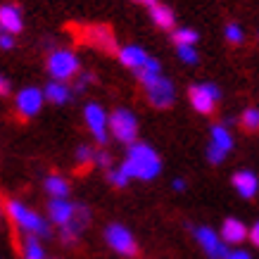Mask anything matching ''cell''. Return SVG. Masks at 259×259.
Wrapping results in <instances>:
<instances>
[{"label": "cell", "mask_w": 259, "mask_h": 259, "mask_svg": "<svg viewBox=\"0 0 259 259\" xmlns=\"http://www.w3.org/2000/svg\"><path fill=\"white\" fill-rule=\"evenodd\" d=\"M110 131L117 141L134 145L136 136H138V119L128 110H114L110 114Z\"/></svg>", "instance_id": "cell-5"}, {"label": "cell", "mask_w": 259, "mask_h": 259, "mask_svg": "<svg viewBox=\"0 0 259 259\" xmlns=\"http://www.w3.org/2000/svg\"><path fill=\"white\" fill-rule=\"evenodd\" d=\"M107 179H110V183L117 186V188H124L126 183H128V176L124 174V169H110V171H107Z\"/></svg>", "instance_id": "cell-27"}, {"label": "cell", "mask_w": 259, "mask_h": 259, "mask_svg": "<svg viewBox=\"0 0 259 259\" xmlns=\"http://www.w3.org/2000/svg\"><path fill=\"white\" fill-rule=\"evenodd\" d=\"M76 162L79 164H91V162H95V152L88 145H81L79 150H76Z\"/></svg>", "instance_id": "cell-28"}, {"label": "cell", "mask_w": 259, "mask_h": 259, "mask_svg": "<svg viewBox=\"0 0 259 259\" xmlns=\"http://www.w3.org/2000/svg\"><path fill=\"white\" fill-rule=\"evenodd\" d=\"M207 159H209L212 164H221V162L226 159V152L219 150L217 145H209V148H207Z\"/></svg>", "instance_id": "cell-29"}, {"label": "cell", "mask_w": 259, "mask_h": 259, "mask_svg": "<svg viewBox=\"0 0 259 259\" xmlns=\"http://www.w3.org/2000/svg\"><path fill=\"white\" fill-rule=\"evenodd\" d=\"M150 17H152V22L157 24L159 29H164V31H174V29H176V17H174L171 8H166L162 3L150 10Z\"/></svg>", "instance_id": "cell-17"}, {"label": "cell", "mask_w": 259, "mask_h": 259, "mask_svg": "<svg viewBox=\"0 0 259 259\" xmlns=\"http://www.w3.org/2000/svg\"><path fill=\"white\" fill-rule=\"evenodd\" d=\"M250 240H252V243H254V245H257V247H259V221H257V224H254V226L250 228Z\"/></svg>", "instance_id": "cell-34"}, {"label": "cell", "mask_w": 259, "mask_h": 259, "mask_svg": "<svg viewBox=\"0 0 259 259\" xmlns=\"http://www.w3.org/2000/svg\"><path fill=\"white\" fill-rule=\"evenodd\" d=\"M141 83L145 86V93H148V100L157 107V110H164V107H171L174 105V83L169 79L162 76V71H150V69H143L138 74Z\"/></svg>", "instance_id": "cell-2"}, {"label": "cell", "mask_w": 259, "mask_h": 259, "mask_svg": "<svg viewBox=\"0 0 259 259\" xmlns=\"http://www.w3.org/2000/svg\"><path fill=\"white\" fill-rule=\"evenodd\" d=\"M24 259H46V250L36 236H26L24 240Z\"/></svg>", "instance_id": "cell-22"}, {"label": "cell", "mask_w": 259, "mask_h": 259, "mask_svg": "<svg viewBox=\"0 0 259 259\" xmlns=\"http://www.w3.org/2000/svg\"><path fill=\"white\" fill-rule=\"evenodd\" d=\"M176 53H179V60L183 64H197V50L193 46H181V48H176Z\"/></svg>", "instance_id": "cell-24"}, {"label": "cell", "mask_w": 259, "mask_h": 259, "mask_svg": "<svg viewBox=\"0 0 259 259\" xmlns=\"http://www.w3.org/2000/svg\"><path fill=\"white\" fill-rule=\"evenodd\" d=\"M95 76L93 74H83V76H79V81H76V91H86L88 83H93Z\"/></svg>", "instance_id": "cell-31"}, {"label": "cell", "mask_w": 259, "mask_h": 259, "mask_svg": "<svg viewBox=\"0 0 259 259\" xmlns=\"http://www.w3.org/2000/svg\"><path fill=\"white\" fill-rule=\"evenodd\" d=\"M247 236H250V231L245 228V224L243 221H238V219H233V217H228V219L221 224V238H224V243L226 245L243 243Z\"/></svg>", "instance_id": "cell-15"}, {"label": "cell", "mask_w": 259, "mask_h": 259, "mask_svg": "<svg viewBox=\"0 0 259 259\" xmlns=\"http://www.w3.org/2000/svg\"><path fill=\"white\" fill-rule=\"evenodd\" d=\"M81 64H79V57L74 55L71 50H55L53 55L48 57V71L50 76L55 81H69L79 74Z\"/></svg>", "instance_id": "cell-4"}, {"label": "cell", "mask_w": 259, "mask_h": 259, "mask_svg": "<svg viewBox=\"0 0 259 259\" xmlns=\"http://www.w3.org/2000/svg\"><path fill=\"white\" fill-rule=\"evenodd\" d=\"M69 98H71L69 88H67V83H62V81H53V83L46 86V100L53 102V105H64Z\"/></svg>", "instance_id": "cell-18"}, {"label": "cell", "mask_w": 259, "mask_h": 259, "mask_svg": "<svg viewBox=\"0 0 259 259\" xmlns=\"http://www.w3.org/2000/svg\"><path fill=\"white\" fill-rule=\"evenodd\" d=\"M219 95H221L219 88L214 86V83H195V86H190V91H188L190 105H193L200 114H212Z\"/></svg>", "instance_id": "cell-7"}, {"label": "cell", "mask_w": 259, "mask_h": 259, "mask_svg": "<svg viewBox=\"0 0 259 259\" xmlns=\"http://www.w3.org/2000/svg\"><path fill=\"white\" fill-rule=\"evenodd\" d=\"M148 60H150V55L143 50V48H138V46H126V48H121V50H119V62L124 64V67H128V69H134L136 76L145 69Z\"/></svg>", "instance_id": "cell-11"}, {"label": "cell", "mask_w": 259, "mask_h": 259, "mask_svg": "<svg viewBox=\"0 0 259 259\" xmlns=\"http://www.w3.org/2000/svg\"><path fill=\"white\" fill-rule=\"evenodd\" d=\"M105 240L110 243V247L124 257H136L138 254V243L136 238L131 236V231L121 224H110L105 228Z\"/></svg>", "instance_id": "cell-6"}, {"label": "cell", "mask_w": 259, "mask_h": 259, "mask_svg": "<svg viewBox=\"0 0 259 259\" xmlns=\"http://www.w3.org/2000/svg\"><path fill=\"white\" fill-rule=\"evenodd\" d=\"M195 238H197V243H200V247L207 252V257L209 259H228L231 250L226 247L224 238L217 236L212 228H207V226L195 228Z\"/></svg>", "instance_id": "cell-9"}, {"label": "cell", "mask_w": 259, "mask_h": 259, "mask_svg": "<svg viewBox=\"0 0 259 259\" xmlns=\"http://www.w3.org/2000/svg\"><path fill=\"white\" fill-rule=\"evenodd\" d=\"M224 33H226V40H228V43H233V46H240V43L245 40L243 29H240V26H238L236 22H233V24H228V26H226V31H224Z\"/></svg>", "instance_id": "cell-25"}, {"label": "cell", "mask_w": 259, "mask_h": 259, "mask_svg": "<svg viewBox=\"0 0 259 259\" xmlns=\"http://www.w3.org/2000/svg\"><path fill=\"white\" fill-rule=\"evenodd\" d=\"M134 3H138V5H143V8H148V10H152L155 5H159L157 0H134Z\"/></svg>", "instance_id": "cell-35"}, {"label": "cell", "mask_w": 259, "mask_h": 259, "mask_svg": "<svg viewBox=\"0 0 259 259\" xmlns=\"http://www.w3.org/2000/svg\"><path fill=\"white\" fill-rule=\"evenodd\" d=\"M243 126L247 131H257L259 128V110H254V107L245 110L243 112Z\"/></svg>", "instance_id": "cell-26"}, {"label": "cell", "mask_w": 259, "mask_h": 259, "mask_svg": "<svg viewBox=\"0 0 259 259\" xmlns=\"http://www.w3.org/2000/svg\"><path fill=\"white\" fill-rule=\"evenodd\" d=\"M228 259H252V257H250V252H245V250H231Z\"/></svg>", "instance_id": "cell-33"}, {"label": "cell", "mask_w": 259, "mask_h": 259, "mask_svg": "<svg viewBox=\"0 0 259 259\" xmlns=\"http://www.w3.org/2000/svg\"><path fill=\"white\" fill-rule=\"evenodd\" d=\"M8 214H10V219L15 221L22 231H26V236H36V238H48L50 236L48 221H43V217H38L36 212H31L29 207H24L19 200H10L8 202Z\"/></svg>", "instance_id": "cell-3"}, {"label": "cell", "mask_w": 259, "mask_h": 259, "mask_svg": "<svg viewBox=\"0 0 259 259\" xmlns=\"http://www.w3.org/2000/svg\"><path fill=\"white\" fill-rule=\"evenodd\" d=\"M0 93H3V95L10 93V81L8 79H0Z\"/></svg>", "instance_id": "cell-36"}, {"label": "cell", "mask_w": 259, "mask_h": 259, "mask_svg": "<svg viewBox=\"0 0 259 259\" xmlns=\"http://www.w3.org/2000/svg\"><path fill=\"white\" fill-rule=\"evenodd\" d=\"M174 190H186V181L176 179V181H174Z\"/></svg>", "instance_id": "cell-37"}, {"label": "cell", "mask_w": 259, "mask_h": 259, "mask_svg": "<svg viewBox=\"0 0 259 259\" xmlns=\"http://www.w3.org/2000/svg\"><path fill=\"white\" fill-rule=\"evenodd\" d=\"M46 193L53 200H67L69 195V186H67V181L62 176H48L46 179Z\"/></svg>", "instance_id": "cell-19"}, {"label": "cell", "mask_w": 259, "mask_h": 259, "mask_svg": "<svg viewBox=\"0 0 259 259\" xmlns=\"http://www.w3.org/2000/svg\"><path fill=\"white\" fill-rule=\"evenodd\" d=\"M212 145L224 150L226 155L233 150V136L228 134L226 126H212Z\"/></svg>", "instance_id": "cell-20"}, {"label": "cell", "mask_w": 259, "mask_h": 259, "mask_svg": "<svg viewBox=\"0 0 259 259\" xmlns=\"http://www.w3.org/2000/svg\"><path fill=\"white\" fill-rule=\"evenodd\" d=\"M95 164H100V166H110V164H112L110 152H105V150H98V152H95Z\"/></svg>", "instance_id": "cell-30"}, {"label": "cell", "mask_w": 259, "mask_h": 259, "mask_svg": "<svg viewBox=\"0 0 259 259\" xmlns=\"http://www.w3.org/2000/svg\"><path fill=\"white\" fill-rule=\"evenodd\" d=\"M43 98L46 93L40 91V88H22L19 93H17V112L22 114V117H33L36 112L40 110V105H43Z\"/></svg>", "instance_id": "cell-10"}, {"label": "cell", "mask_w": 259, "mask_h": 259, "mask_svg": "<svg viewBox=\"0 0 259 259\" xmlns=\"http://www.w3.org/2000/svg\"><path fill=\"white\" fill-rule=\"evenodd\" d=\"M12 46H15V38H12V33H3V36H0V48H3V50H10Z\"/></svg>", "instance_id": "cell-32"}, {"label": "cell", "mask_w": 259, "mask_h": 259, "mask_svg": "<svg viewBox=\"0 0 259 259\" xmlns=\"http://www.w3.org/2000/svg\"><path fill=\"white\" fill-rule=\"evenodd\" d=\"M233 188L238 190V195L240 197L250 200V197L257 195L259 181L252 171H238V174H233Z\"/></svg>", "instance_id": "cell-16"}, {"label": "cell", "mask_w": 259, "mask_h": 259, "mask_svg": "<svg viewBox=\"0 0 259 259\" xmlns=\"http://www.w3.org/2000/svg\"><path fill=\"white\" fill-rule=\"evenodd\" d=\"M88 217H91L88 207H83V204H76V217H74V219H71L67 226H62V231H60V236H62L64 243H74V240L81 236L83 226L88 224Z\"/></svg>", "instance_id": "cell-13"}, {"label": "cell", "mask_w": 259, "mask_h": 259, "mask_svg": "<svg viewBox=\"0 0 259 259\" xmlns=\"http://www.w3.org/2000/svg\"><path fill=\"white\" fill-rule=\"evenodd\" d=\"M91 36H93L95 46H100L102 50H114V36H112V31L107 29V26H93L91 29Z\"/></svg>", "instance_id": "cell-21"}, {"label": "cell", "mask_w": 259, "mask_h": 259, "mask_svg": "<svg viewBox=\"0 0 259 259\" xmlns=\"http://www.w3.org/2000/svg\"><path fill=\"white\" fill-rule=\"evenodd\" d=\"M121 169H124V174L128 179L152 181L162 171V162H159V155L150 145L134 143V145H128V155H126Z\"/></svg>", "instance_id": "cell-1"}, {"label": "cell", "mask_w": 259, "mask_h": 259, "mask_svg": "<svg viewBox=\"0 0 259 259\" xmlns=\"http://www.w3.org/2000/svg\"><path fill=\"white\" fill-rule=\"evenodd\" d=\"M0 29H3V33H19L24 29V19H22V12H19V8L17 5H10V3H5L3 8H0Z\"/></svg>", "instance_id": "cell-12"}, {"label": "cell", "mask_w": 259, "mask_h": 259, "mask_svg": "<svg viewBox=\"0 0 259 259\" xmlns=\"http://www.w3.org/2000/svg\"><path fill=\"white\" fill-rule=\"evenodd\" d=\"M83 117H86V124L91 128L93 138L98 141V145H105L107 143V128H110V117L105 114V110L98 102H88Z\"/></svg>", "instance_id": "cell-8"}, {"label": "cell", "mask_w": 259, "mask_h": 259, "mask_svg": "<svg viewBox=\"0 0 259 259\" xmlns=\"http://www.w3.org/2000/svg\"><path fill=\"white\" fill-rule=\"evenodd\" d=\"M48 214H50L53 224H57V226L62 228L76 217V204L67 202V200H53V202L48 204Z\"/></svg>", "instance_id": "cell-14"}, {"label": "cell", "mask_w": 259, "mask_h": 259, "mask_svg": "<svg viewBox=\"0 0 259 259\" xmlns=\"http://www.w3.org/2000/svg\"><path fill=\"white\" fill-rule=\"evenodd\" d=\"M197 31H193V29H174L171 31V40L176 43V48L181 46H195L197 43Z\"/></svg>", "instance_id": "cell-23"}]
</instances>
